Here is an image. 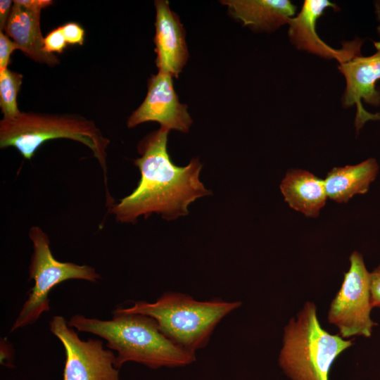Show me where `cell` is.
Returning a JSON list of instances; mask_svg holds the SVG:
<instances>
[{
    "mask_svg": "<svg viewBox=\"0 0 380 380\" xmlns=\"http://www.w3.org/2000/svg\"><path fill=\"white\" fill-rule=\"evenodd\" d=\"M169 132L160 127L139 141L141 156L134 160L141 172L137 186L108 208L118 222L134 223L140 216L146 218L152 213L174 220L187 215L191 203L211 194L199 180L198 159H191L184 167L172 162L167 148Z\"/></svg>",
    "mask_w": 380,
    "mask_h": 380,
    "instance_id": "cell-1",
    "label": "cell"
},
{
    "mask_svg": "<svg viewBox=\"0 0 380 380\" xmlns=\"http://www.w3.org/2000/svg\"><path fill=\"white\" fill-rule=\"evenodd\" d=\"M78 331L104 338L107 347L117 353L115 366L134 362L151 369L182 367L196 360V353L177 346L160 330L156 321L148 316L113 311L110 320L74 315L68 322Z\"/></svg>",
    "mask_w": 380,
    "mask_h": 380,
    "instance_id": "cell-2",
    "label": "cell"
},
{
    "mask_svg": "<svg viewBox=\"0 0 380 380\" xmlns=\"http://www.w3.org/2000/svg\"><path fill=\"white\" fill-rule=\"evenodd\" d=\"M68 139L88 147L103 173L106 203L113 201L107 188V148L110 140L94 121L72 114H45L20 112L13 118L0 121V148L14 147L30 160L46 141Z\"/></svg>",
    "mask_w": 380,
    "mask_h": 380,
    "instance_id": "cell-3",
    "label": "cell"
},
{
    "mask_svg": "<svg viewBox=\"0 0 380 380\" xmlns=\"http://www.w3.org/2000/svg\"><path fill=\"white\" fill-rule=\"evenodd\" d=\"M239 301H200L186 294L165 292L153 303L137 301L115 310L153 318L161 332L177 346L191 353L204 348L220 322L240 307Z\"/></svg>",
    "mask_w": 380,
    "mask_h": 380,
    "instance_id": "cell-4",
    "label": "cell"
},
{
    "mask_svg": "<svg viewBox=\"0 0 380 380\" xmlns=\"http://www.w3.org/2000/svg\"><path fill=\"white\" fill-rule=\"evenodd\" d=\"M352 345L324 329L315 304L307 301L284 327L279 365L292 380H329L334 361Z\"/></svg>",
    "mask_w": 380,
    "mask_h": 380,
    "instance_id": "cell-5",
    "label": "cell"
},
{
    "mask_svg": "<svg viewBox=\"0 0 380 380\" xmlns=\"http://www.w3.org/2000/svg\"><path fill=\"white\" fill-rule=\"evenodd\" d=\"M28 236L33 247L29 279H33L34 284L11 332L34 324L42 313L50 310L49 294L58 284L70 279L96 282L101 278L91 266L57 260L51 251L49 235L39 226L31 227Z\"/></svg>",
    "mask_w": 380,
    "mask_h": 380,
    "instance_id": "cell-6",
    "label": "cell"
},
{
    "mask_svg": "<svg viewBox=\"0 0 380 380\" xmlns=\"http://www.w3.org/2000/svg\"><path fill=\"white\" fill-rule=\"evenodd\" d=\"M349 260L350 268L330 304L328 321L338 328V335L343 338L355 336L368 338L377 325L370 317V272L360 253L353 251Z\"/></svg>",
    "mask_w": 380,
    "mask_h": 380,
    "instance_id": "cell-7",
    "label": "cell"
},
{
    "mask_svg": "<svg viewBox=\"0 0 380 380\" xmlns=\"http://www.w3.org/2000/svg\"><path fill=\"white\" fill-rule=\"evenodd\" d=\"M49 329L65 350L63 380H120L119 369L115 366V355L103 348L101 341L80 339L61 315L51 318Z\"/></svg>",
    "mask_w": 380,
    "mask_h": 380,
    "instance_id": "cell-8",
    "label": "cell"
},
{
    "mask_svg": "<svg viewBox=\"0 0 380 380\" xmlns=\"http://www.w3.org/2000/svg\"><path fill=\"white\" fill-rule=\"evenodd\" d=\"M329 8L335 11L340 10L338 5L329 0H305L300 11L288 23V35L296 49L324 59L335 60L339 64L362 54L364 40L355 37L352 41L344 42L339 49L333 48L323 41L317 34L316 25Z\"/></svg>",
    "mask_w": 380,
    "mask_h": 380,
    "instance_id": "cell-9",
    "label": "cell"
},
{
    "mask_svg": "<svg viewBox=\"0 0 380 380\" xmlns=\"http://www.w3.org/2000/svg\"><path fill=\"white\" fill-rule=\"evenodd\" d=\"M376 52L368 56L357 55L339 63L338 69L346 80V87L341 97L342 106H355V127L360 129L368 120H380V113L373 114L365 110L362 101L367 104L380 106V89L376 82L380 80V42H374Z\"/></svg>",
    "mask_w": 380,
    "mask_h": 380,
    "instance_id": "cell-10",
    "label": "cell"
},
{
    "mask_svg": "<svg viewBox=\"0 0 380 380\" xmlns=\"http://www.w3.org/2000/svg\"><path fill=\"white\" fill-rule=\"evenodd\" d=\"M170 74L158 71L148 82V91L141 104L127 121L129 128L147 122H157L160 127L187 132L192 119L187 106L181 103Z\"/></svg>",
    "mask_w": 380,
    "mask_h": 380,
    "instance_id": "cell-11",
    "label": "cell"
},
{
    "mask_svg": "<svg viewBox=\"0 0 380 380\" xmlns=\"http://www.w3.org/2000/svg\"><path fill=\"white\" fill-rule=\"evenodd\" d=\"M154 4L156 63L158 71L177 78L189 58L185 31L178 15L170 9L167 1L156 0Z\"/></svg>",
    "mask_w": 380,
    "mask_h": 380,
    "instance_id": "cell-12",
    "label": "cell"
},
{
    "mask_svg": "<svg viewBox=\"0 0 380 380\" xmlns=\"http://www.w3.org/2000/svg\"><path fill=\"white\" fill-rule=\"evenodd\" d=\"M230 14L258 32H272L288 25L296 13L289 0H225Z\"/></svg>",
    "mask_w": 380,
    "mask_h": 380,
    "instance_id": "cell-13",
    "label": "cell"
},
{
    "mask_svg": "<svg viewBox=\"0 0 380 380\" xmlns=\"http://www.w3.org/2000/svg\"><path fill=\"white\" fill-rule=\"evenodd\" d=\"M40 15L39 11H30L13 3L4 32L15 42L18 49L29 58L53 66L59 63V60L54 53H49L44 50Z\"/></svg>",
    "mask_w": 380,
    "mask_h": 380,
    "instance_id": "cell-14",
    "label": "cell"
},
{
    "mask_svg": "<svg viewBox=\"0 0 380 380\" xmlns=\"http://www.w3.org/2000/svg\"><path fill=\"white\" fill-rule=\"evenodd\" d=\"M280 190L289 205L307 217H317L328 198L324 179L304 170H289Z\"/></svg>",
    "mask_w": 380,
    "mask_h": 380,
    "instance_id": "cell-15",
    "label": "cell"
},
{
    "mask_svg": "<svg viewBox=\"0 0 380 380\" xmlns=\"http://www.w3.org/2000/svg\"><path fill=\"white\" fill-rule=\"evenodd\" d=\"M379 170L378 162L374 158L353 165L333 167L324 179L327 197L344 203L355 195L366 194Z\"/></svg>",
    "mask_w": 380,
    "mask_h": 380,
    "instance_id": "cell-16",
    "label": "cell"
},
{
    "mask_svg": "<svg viewBox=\"0 0 380 380\" xmlns=\"http://www.w3.org/2000/svg\"><path fill=\"white\" fill-rule=\"evenodd\" d=\"M23 75L8 68L0 72V106L3 118H13L21 111L18 108L17 96Z\"/></svg>",
    "mask_w": 380,
    "mask_h": 380,
    "instance_id": "cell-17",
    "label": "cell"
},
{
    "mask_svg": "<svg viewBox=\"0 0 380 380\" xmlns=\"http://www.w3.org/2000/svg\"><path fill=\"white\" fill-rule=\"evenodd\" d=\"M67 42L61 26L51 31L44 37V50L49 53H61L67 46Z\"/></svg>",
    "mask_w": 380,
    "mask_h": 380,
    "instance_id": "cell-18",
    "label": "cell"
},
{
    "mask_svg": "<svg viewBox=\"0 0 380 380\" xmlns=\"http://www.w3.org/2000/svg\"><path fill=\"white\" fill-rule=\"evenodd\" d=\"M18 49V45L4 32H0V72L8 69L12 53Z\"/></svg>",
    "mask_w": 380,
    "mask_h": 380,
    "instance_id": "cell-19",
    "label": "cell"
},
{
    "mask_svg": "<svg viewBox=\"0 0 380 380\" xmlns=\"http://www.w3.org/2000/svg\"><path fill=\"white\" fill-rule=\"evenodd\" d=\"M67 44L82 45L84 30L76 23H68L61 26Z\"/></svg>",
    "mask_w": 380,
    "mask_h": 380,
    "instance_id": "cell-20",
    "label": "cell"
},
{
    "mask_svg": "<svg viewBox=\"0 0 380 380\" xmlns=\"http://www.w3.org/2000/svg\"><path fill=\"white\" fill-rule=\"evenodd\" d=\"M370 304L372 308H380V264L370 272Z\"/></svg>",
    "mask_w": 380,
    "mask_h": 380,
    "instance_id": "cell-21",
    "label": "cell"
},
{
    "mask_svg": "<svg viewBox=\"0 0 380 380\" xmlns=\"http://www.w3.org/2000/svg\"><path fill=\"white\" fill-rule=\"evenodd\" d=\"M13 3L18 4L28 10L39 11L53 4L51 0H15Z\"/></svg>",
    "mask_w": 380,
    "mask_h": 380,
    "instance_id": "cell-22",
    "label": "cell"
},
{
    "mask_svg": "<svg viewBox=\"0 0 380 380\" xmlns=\"http://www.w3.org/2000/svg\"><path fill=\"white\" fill-rule=\"evenodd\" d=\"M12 4L13 1L11 0L0 1V32H4L9 18Z\"/></svg>",
    "mask_w": 380,
    "mask_h": 380,
    "instance_id": "cell-23",
    "label": "cell"
},
{
    "mask_svg": "<svg viewBox=\"0 0 380 380\" xmlns=\"http://www.w3.org/2000/svg\"><path fill=\"white\" fill-rule=\"evenodd\" d=\"M1 364L9 367L13 366V351L5 340L1 343Z\"/></svg>",
    "mask_w": 380,
    "mask_h": 380,
    "instance_id": "cell-24",
    "label": "cell"
},
{
    "mask_svg": "<svg viewBox=\"0 0 380 380\" xmlns=\"http://www.w3.org/2000/svg\"><path fill=\"white\" fill-rule=\"evenodd\" d=\"M374 13L376 16V20L377 21V33L379 37V42H380V0H376L374 1Z\"/></svg>",
    "mask_w": 380,
    "mask_h": 380,
    "instance_id": "cell-25",
    "label": "cell"
}]
</instances>
